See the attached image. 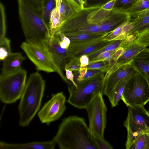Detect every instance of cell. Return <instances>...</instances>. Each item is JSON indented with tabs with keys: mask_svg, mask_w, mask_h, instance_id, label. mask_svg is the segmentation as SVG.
Wrapping results in <instances>:
<instances>
[{
	"mask_svg": "<svg viewBox=\"0 0 149 149\" xmlns=\"http://www.w3.org/2000/svg\"><path fill=\"white\" fill-rule=\"evenodd\" d=\"M130 15L127 12L112 9L97 25L101 33L108 34L125 22L130 20Z\"/></svg>",
	"mask_w": 149,
	"mask_h": 149,
	"instance_id": "obj_15",
	"label": "cell"
},
{
	"mask_svg": "<svg viewBox=\"0 0 149 149\" xmlns=\"http://www.w3.org/2000/svg\"><path fill=\"white\" fill-rule=\"evenodd\" d=\"M149 9V0H139L127 12L130 15Z\"/></svg>",
	"mask_w": 149,
	"mask_h": 149,
	"instance_id": "obj_30",
	"label": "cell"
},
{
	"mask_svg": "<svg viewBox=\"0 0 149 149\" xmlns=\"http://www.w3.org/2000/svg\"><path fill=\"white\" fill-rule=\"evenodd\" d=\"M27 72L22 69L6 76H0V99L3 103L10 104L20 99L26 82Z\"/></svg>",
	"mask_w": 149,
	"mask_h": 149,
	"instance_id": "obj_7",
	"label": "cell"
},
{
	"mask_svg": "<svg viewBox=\"0 0 149 149\" xmlns=\"http://www.w3.org/2000/svg\"><path fill=\"white\" fill-rule=\"evenodd\" d=\"M52 140L61 149H97L84 118L77 116L64 118Z\"/></svg>",
	"mask_w": 149,
	"mask_h": 149,
	"instance_id": "obj_2",
	"label": "cell"
},
{
	"mask_svg": "<svg viewBox=\"0 0 149 149\" xmlns=\"http://www.w3.org/2000/svg\"><path fill=\"white\" fill-rule=\"evenodd\" d=\"M56 143L52 140L46 142H33L29 143L12 144L0 142L1 149H53Z\"/></svg>",
	"mask_w": 149,
	"mask_h": 149,
	"instance_id": "obj_20",
	"label": "cell"
},
{
	"mask_svg": "<svg viewBox=\"0 0 149 149\" xmlns=\"http://www.w3.org/2000/svg\"><path fill=\"white\" fill-rule=\"evenodd\" d=\"M116 1V0H111L104 5L102 7L104 9L111 10L113 8Z\"/></svg>",
	"mask_w": 149,
	"mask_h": 149,
	"instance_id": "obj_46",
	"label": "cell"
},
{
	"mask_svg": "<svg viewBox=\"0 0 149 149\" xmlns=\"http://www.w3.org/2000/svg\"><path fill=\"white\" fill-rule=\"evenodd\" d=\"M64 34V33H63ZM70 41H84L103 37L108 34L103 33H83L64 34Z\"/></svg>",
	"mask_w": 149,
	"mask_h": 149,
	"instance_id": "obj_23",
	"label": "cell"
},
{
	"mask_svg": "<svg viewBox=\"0 0 149 149\" xmlns=\"http://www.w3.org/2000/svg\"><path fill=\"white\" fill-rule=\"evenodd\" d=\"M62 0H56V8H59L60 6Z\"/></svg>",
	"mask_w": 149,
	"mask_h": 149,
	"instance_id": "obj_48",
	"label": "cell"
},
{
	"mask_svg": "<svg viewBox=\"0 0 149 149\" xmlns=\"http://www.w3.org/2000/svg\"><path fill=\"white\" fill-rule=\"evenodd\" d=\"M135 41L146 47L149 46V30L137 34Z\"/></svg>",
	"mask_w": 149,
	"mask_h": 149,
	"instance_id": "obj_37",
	"label": "cell"
},
{
	"mask_svg": "<svg viewBox=\"0 0 149 149\" xmlns=\"http://www.w3.org/2000/svg\"><path fill=\"white\" fill-rule=\"evenodd\" d=\"M66 97L62 92L53 94L38 113L41 122L49 125L58 119L66 109Z\"/></svg>",
	"mask_w": 149,
	"mask_h": 149,
	"instance_id": "obj_10",
	"label": "cell"
},
{
	"mask_svg": "<svg viewBox=\"0 0 149 149\" xmlns=\"http://www.w3.org/2000/svg\"><path fill=\"white\" fill-rule=\"evenodd\" d=\"M137 1V0H116L113 9L127 12Z\"/></svg>",
	"mask_w": 149,
	"mask_h": 149,
	"instance_id": "obj_32",
	"label": "cell"
},
{
	"mask_svg": "<svg viewBox=\"0 0 149 149\" xmlns=\"http://www.w3.org/2000/svg\"><path fill=\"white\" fill-rule=\"evenodd\" d=\"M103 72H105L99 70H87L80 82L77 84V86L79 84L91 79Z\"/></svg>",
	"mask_w": 149,
	"mask_h": 149,
	"instance_id": "obj_39",
	"label": "cell"
},
{
	"mask_svg": "<svg viewBox=\"0 0 149 149\" xmlns=\"http://www.w3.org/2000/svg\"><path fill=\"white\" fill-rule=\"evenodd\" d=\"M121 100L127 107L144 106L149 101V85L136 71L127 79Z\"/></svg>",
	"mask_w": 149,
	"mask_h": 149,
	"instance_id": "obj_5",
	"label": "cell"
},
{
	"mask_svg": "<svg viewBox=\"0 0 149 149\" xmlns=\"http://www.w3.org/2000/svg\"><path fill=\"white\" fill-rule=\"evenodd\" d=\"M128 78L121 81L107 96L112 108L117 106L119 101L121 99L125 86Z\"/></svg>",
	"mask_w": 149,
	"mask_h": 149,
	"instance_id": "obj_22",
	"label": "cell"
},
{
	"mask_svg": "<svg viewBox=\"0 0 149 149\" xmlns=\"http://www.w3.org/2000/svg\"><path fill=\"white\" fill-rule=\"evenodd\" d=\"M82 1L84 2V0H81Z\"/></svg>",
	"mask_w": 149,
	"mask_h": 149,
	"instance_id": "obj_50",
	"label": "cell"
},
{
	"mask_svg": "<svg viewBox=\"0 0 149 149\" xmlns=\"http://www.w3.org/2000/svg\"><path fill=\"white\" fill-rule=\"evenodd\" d=\"M56 7V0H44L42 3L41 15L49 27L51 13Z\"/></svg>",
	"mask_w": 149,
	"mask_h": 149,
	"instance_id": "obj_24",
	"label": "cell"
},
{
	"mask_svg": "<svg viewBox=\"0 0 149 149\" xmlns=\"http://www.w3.org/2000/svg\"><path fill=\"white\" fill-rule=\"evenodd\" d=\"M137 34H131L127 36L125 39L123 40L120 47H125L133 41L135 40Z\"/></svg>",
	"mask_w": 149,
	"mask_h": 149,
	"instance_id": "obj_43",
	"label": "cell"
},
{
	"mask_svg": "<svg viewBox=\"0 0 149 149\" xmlns=\"http://www.w3.org/2000/svg\"><path fill=\"white\" fill-rule=\"evenodd\" d=\"M137 1L139 0H137Z\"/></svg>",
	"mask_w": 149,
	"mask_h": 149,
	"instance_id": "obj_52",
	"label": "cell"
},
{
	"mask_svg": "<svg viewBox=\"0 0 149 149\" xmlns=\"http://www.w3.org/2000/svg\"><path fill=\"white\" fill-rule=\"evenodd\" d=\"M62 24L59 8L56 7L52 10L50 16L49 28L51 36L55 34Z\"/></svg>",
	"mask_w": 149,
	"mask_h": 149,
	"instance_id": "obj_27",
	"label": "cell"
},
{
	"mask_svg": "<svg viewBox=\"0 0 149 149\" xmlns=\"http://www.w3.org/2000/svg\"><path fill=\"white\" fill-rule=\"evenodd\" d=\"M109 65V63L108 61H100L89 63L86 67L87 70H101L106 72Z\"/></svg>",
	"mask_w": 149,
	"mask_h": 149,
	"instance_id": "obj_34",
	"label": "cell"
},
{
	"mask_svg": "<svg viewBox=\"0 0 149 149\" xmlns=\"http://www.w3.org/2000/svg\"><path fill=\"white\" fill-rule=\"evenodd\" d=\"M25 59L20 52L11 53L3 61V66L0 76H6L15 73L22 68V62Z\"/></svg>",
	"mask_w": 149,
	"mask_h": 149,
	"instance_id": "obj_17",
	"label": "cell"
},
{
	"mask_svg": "<svg viewBox=\"0 0 149 149\" xmlns=\"http://www.w3.org/2000/svg\"><path fill=\"white\" fill-rule=\"evenodd\" d=\"M78 11L84 8V2L81 0H66Z\"/></svg>",
	"mask_w": 149,
	"mask_h": 149,
	"instance_id": "obj_42",
	"label": "cell"
},
{
	"mask_svg": "<svg viewBox=\"0 0 149 149\" xmlns=\"http://www.w3.org/2000/svg\"><path fill=\"white\" fill-rule=\"evenodd\" d=\"M69 58V60L65 64V67L74 73L79 72L81 68L79 58L72 57Z\"/></svg>",
	"mask_w": 149,
	"mask_h": 149,
	"instance_id": "obj_35",
	"label": "cell"
},
{
	"mask_svg": "<svg viewBox=\"0 0 149 149\" xmlns=\"http://www.w3.org/2000/svg\"><path fill=\"white\" fill-rule=\"evenodd\" d=\"M134 26V22L127 21L104 37L103 40L109 41L123 40L129 35Z\"/></svg>",
	"mask_w": 149,
	"mask_h": 149,
	"instance_id": "obj_21",
	"label": "cell"
},
{
	"mask_svg": "<svg viewBox=\"0 0 149 149\" xmlns=\"http://www.w3.org/2000/svg\"><path fill=\"white\" fill-rule=\"evenodd\" d=\"M100 93L92 100L85 109L89 120L88 128L92 135L104 138V133L107 124V109Z\"/></svg>",
	"mask_w": 149,
	"mask_h": 149,
	"instance_id": "obj_9",
	"label": "cell"
},
{
	"mask_svg": "<svg viewBox=\"0 0 149 149\" xmlns=\"http://www.w3.org/2000/svg\"><path fill=\"white\" fill-rule=\"evenodd\" d=\"M103 37L84 41H71L67 49L69 58L72 57L79 58L83 55H88L112 41L103 40Z\"/></svg>",
	"mask_w": 149,
	"mask_h": 149,
	"instance_id": "obj_11",
	"label": "cell"
},
{
	"mask_svg": "<svg viewBox=\"0 0 149 149\" xmlns=\"http://www.w3.org/2000/svg\"><path fill=\"white\" fill-rule=\"evenodd\" d=\"M22 0L41 13L42 9V3L39 0Z\"/></svg>",
	"mask_w": 149,
	"mask_h": 149,
	"instance_id": "obj_40",
	"label": "cell"
},
{
	"mask_svg": "<svg viewBox=\"0 0 149 149\" xmlns=\"http://www.w3.org/2000/svg\"><path fill=\"white\" fill-rule=\"evenodd\" d=\"M21 48L35 65L37 70L47 73L56 72L49 59L40 49L26 42L22 43Z\"/></svg>",
	"mask_w": 149,
	"mask_h": 149,
	"instance_id": "obj_12",
	"label": "cell"
},
{
	"mask_svg": "<svg viewBox=\"0 0 149 149\" xmlns=\"http://www.w3.org/2000/svg\"><path fill=\"white\" fill-rule=\"evenodd\" d=\"M131 64L149 85V48H145L134 57Z\"/></svg>",
	"mask_w": 149,
	"mask_h": 149,
	"instance_id": "obj_18",
	"label": "cell"
},
{
	"mask_svg": "<svg viewBox=\"0 0 149 149\" xmlns=\"http://www.w3.org/2000/svg\"><path fill=\"white\" fill-rule=\"evenodd\" d=\"M60 38L58 35L51 36L49 41V48L52 57L56 68L57 73L68 85L69 81L64 75L63 70L69 58L67 49L61 48L59 45Z\"/></svg>",
	"mask_w": 149,
	"mask_h": 149,
	"instance_id": "obj_13",
	"label": "cell"
},
{
	"mask_svg": "<svg viewBox=\"0 0 149 149\" xmlns=\"http://www.w3.org/2000/svg\"><path fill=\"white\" fill-rule=\"evenodd\" d=\"M117 49H114L103 52L100 54L95 58L91 61H90L89 63L94 62L104 61V59L112 55Z\"/></svg>",
	"mask_w": 149,
	"mask_h": 149,
	"instance_id": "obj_41",
	"label": "cell"
},
{
	"mask_svg": "<svg viewBox=\"0 0 149 149\" xmlns=\"http://www.w3.org/2000/svg\"><path fill=\"white\" fill-rule=\"evenodd\" d=\"M59 44L61 48L66 49H68L69 46V45L66 42L61 40L60 39L59 41Z\"/></svg>",
	"mask_w": 149,
	"mask_h": 149,
	"instance_id": "obj_47",
	"label": "cell"
},
{
	"mask_svg": "<svg viewBox=\"0 0 149 149\" xmlns=\"http://www.w3.org/2000/svg\"><path fill=\"white\" fill-rule=\"evenodd\" d=\"M79 59L81 67L86 66L89 64V59L87 55H84L81 56L79 58Z\"/></svg>",
	"mask_w": 149,
	"mask_h": 149,
	"instance_id": "obj_45",
	"label": "cell"
},
{
	"mask_svg": "<svg viewBox=\"0 0 149 149\" xmlns=\"http://www.w3.org/2000/svg\"><path fill=\"white\" fill-rule=\"evenodd\" d=\"M44 0H39V1L42 3V2L44 1Z\"/></svg>",
	"mask_w": 149,
	"mask_h": 149,
	"instance_id": "obj_49",
	"label": "cell"
},
{
	"mask_svg": "<svg viewBox=\"0 0 149 149\" xmlns=\"http://www.w3.org/2000/svg\"><path fill=\"white\" fill-rule=\"evenodd\" d=\"M128 149H149V132L141 134Z\"/></svg>",
	"mask_w": 149,
	"mask_h": 149,
	"instance_id": "obj_26",
	"label": "cell"
},
{
	"mask_svg": "<svg viewBox=\"0 0 149 149\" xmlns=\"http://www.w3.org/2000/svg\"><path fill=\"white\" fill-rule=\"evenodd\" d=\"M123 40L112 41L108 44L87 55L89 61L96 58L101 53L107 51L116 49L120 47Z\"/></svg>",
	"mask_w": 149,
	"mask_h": 149,
	"instance_id": "obj_29",
	"label": "cell"
},
{
	"mask_svg": "<svg viewBox=\"0 0 149 149\" xmlns=\"http://www.w3.org/2000/svg\"><path fill=\"white\" fill-rule=\"evenodd\" d=\"M92 136L97 149H112L113 148V147L111 144L106 141L104 138L92 135Z\"/></svg>",
	"mask_w": 149,
	"mask_h": 149,
	"instance_id": "obj_36",
	"label": "cell"
},
{
	"mask_svg": "<svg viewBox=\"0 0 149 149\" xmlns=\"http://www.w3.org/2000/svg\"><path fill=\"white\" fill-rule=\"evenodd\" d=\"M128 109L127 116L123 123L127 131L126 149L141 134L149 132V112L144 106L128 107Z\"/></svg>",
	"mask_w": 149,
	"mask_h": 149,
	"instance_id": "obj_6",
	"label": "cell"
},
{
	"mask_svg": "<svg viewBox=\"0 0 149 149\" xmlns=\"http://www.w3.org/2000/svg\"><path fill=\"white\" fill-rule=\"evenodd\" d=\"M45 85V81L38 72H35L30 75L18 107L19 124L21 126H28L39 110Z\"/></svg>",
	"mask_w": 149,
	"mask_h": 149,
	"instance_id": "obj_3",
	"label": "cell"
},
{
	"mask_svg": "<svg viewBox=\"0 0 149 149\" xmlns=\"http://www.w3.org/2000/svg\"><path fill=\"white\" fill-rule=\"evenodd\" d=\"M19 18L26 42L42 51L56 69L49 48V27L40 13L22 0H17Z\"/></svg>",
	"mask_w": 149,
	"mask_h": 149,
	"instance_id": "obj_1",
	"label": "cell"
},
{
	"mask_svg": "<svg viewBox=\"0 0 149 149\" xmlns=\"http://www.w3.org/2000/svg\"><path fill=\"white\" fill-rule=\"evenodd\" d=\"M148 111V112H149V111Z\"/></svg>",
	"mask_w": 149,
	"mask_h": 149,
	"instance_id": "obj_51",
	"label": "cell"
},
{
	"mask_svg": "<svg viewBox=\"0 0 149 149\" xmlns=\"http://www.w3.org/2000/svg\"><path fill=\"white\" fill-rule=\"evenodd\" d=\"M105 72L79 84L77 88L68 87L70 95L67 102L79 109H85L95 96L100 93H103Z\"/></svg>",
	"mask_w": 149,
	"mask_h": 149,
	"instance_id": "obj_4",
	"label": "cell"
},
{
	"mask_svg": "<svg viewBox=\"0 0 149 149\" xmlns=\"http://www.w3.org/2000/svg\"><path fill=\"white\" fill-rule=\"evenodd\" d=\"M0 39L5 37L6 32V16L4 7L3 4L0 3Z\"/></svg>",
	"mask_w": 149,
	"mask_h": 149,
	"instance_id": "obj_33",
	"label": "cell"
},
{
	"mask_svg": "<svg viewBox=\"0 0 149 149\" xmlns=\"http://www.w3.org/2000/svg\"></svg>",
	"mask_w": 149,
	"mask_h": 149,
	"instance_id": "obj_53",
	"label": "cell"
},
{
	"mask_svg": "<svg viewBox=\"0 0 149 149\" xmlns=\"http://www.w3.org/2000/svg\"><path fill=\"white\" fill-rule=\"evenodd\" d=\"M130 15V21L134 23V26L129 35L149 30V9Z\"/></svg>",
	"mask_w": 149,
	"mask_h": 149,
	"instance_id": "obj_19",
	"label": "cell"
},
{
	"mask_svg": "<svg viewBox=\"0 0 149 149\" xmlns=\"http://www.w3.org/2000/svg\"><path fill=\"white\" fill-rule=\"evenodd\" d=\"M125 50L124 47H120L118 48L112 55V59L116 61L119 58L123 53Z\"/></svg>",
	"mask_w": 149,
	"mask_h": 149,
	"instance_id": "obj_44",
	"label": "cell"
},
{
	"mask_svg": "<svg viewBox=\"0 0 149 149\" xmlns=\"http://www.w3.org/2000/svg\"><path fill=\"white\" fill-rule=\"evenodd\" d=\"M59 8L62 24L77 12L66 0H62Z\"/></svg>",
	"mask_w": 149,
	"mask_h": 149,
	"instance_id": "obj_25",
	"label": "cell"
},
{
	"mask_svg": "<svg viewBox=\"0 0 149 149\" xmlns=\"http://www.w3.org/2000/svg\"><path fill=\"white\" fill-rule=\"evenodd\" d=\"M124 47V51L117 60L110 62L107 71L108 75H110L122 66L130 64L136 55L146 48L136 42L135 40Z\"/></svg>",
	"mask_w": 149,
	"mask_h": 149,
	"instance_id": "obj_14",
	"label": "cell"
},
{
	"mask_svg": "<svg viewBox=\"0 0 149 149\" xmlns=\"http://www.w3.org/2000/svg\"><path fill=\"white\" fill-rule=\"evenodd\" d=\"M102 7L89 15L88 18V21L89 23L97 24L108 15L111 10L104 9Z\"/></svg>",
	"mask_w": 149,
	"mask_h": 149,
	"instance_id": "obj_28",
	"label": "cell"
},
{
	"mask_svg": "<svg viewBox=\"0 0 149 149\" xmlns=\"http://www.w3.org/2000/svg\"><path fill=\"white\" fill-rule=\"evenodd\" d=\"M101 7L84 8L77 12L62 24L55 35L60 33H102L100 31L97 24H91L88 21L89 15Z\"/></svg>",
	"mask_w": 149,
	"mask_h": 149,
	"instance_id": "obj_8",
	"label": "cell"
},
{
	"mask_svg": "<svg viewBox=\"0 0 149 149\" xmlns=\"http://www.w3.org/2000/svg\"><path fill=\"white\" fill-rule=\"evenodd\" d=\"M10 41L5 37L0 39V60L3 61L11 53Z\"/></svg>",
	"mask_w": 149,
	"mask_h": 149,
	"instance_id": "obj_31",
	"label": "cell"
},
{
	"mask_svg": "<svg viewBox=\"0 0 149 149\" xmlns=\"http://www.w3.org/2000/svg\"><path fill=\"white\" fill-rule=\"evenodd\" d=\"M136 71L131 63L120 67L104 79L103 94L108 96L121 81L129 77Z\"/></svg>",
	"mask_w": 149,
	"mask_h": 149,
	"instance_id": "obj_16",
	"label": "cell"
},
{
	"mask_svg": "<svg viewBox=\"0 0 149 149\" xmlns=\"http://www.w3.org/2000/svg\"><path fill=\"white\" fill-rule=\"evenodd\" d=\"M111 0H84V8L102 7Z\"/></svg>",
	"mask_w": 149,
	"mask_h": 149,
	"instance_id": "obj_38",
	"label": "cell"
}]
</instances>
